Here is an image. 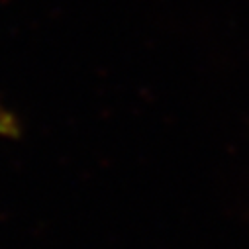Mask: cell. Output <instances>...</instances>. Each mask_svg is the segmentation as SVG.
Segmentation results:
<instances>
[{"label": "cell", "instance_id": "obj_1", "mask_svg": "<svg viewBox=\"0 0 249 249\" xmlns=\"http://www.w3.org/2000/svg\"><path fill=\"white\" fill-rule=\"evenodd\" d=\"M8 134H16V126H14L12 118L0 112V136H8Z\"/></svg>", "mask_w": 249, "mask_h": 249}]
</instances>
